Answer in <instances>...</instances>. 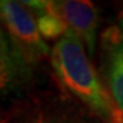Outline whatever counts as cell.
Listing matches in <instances>:
<instances>
[{"label": "cell", "mask_w": 123, "mask_h": 123, "mask_svg": "<svg viewBox=\"0 0 123 123\" xmlns=\"http://www.w3.org/2000/svg\"><path fill=\"white\" fill-rule=\"evenodd\" d=\"M34 14L37 27L44 40H59L67 33V26L55 8L53 1H23Z\"/></svg>", "instance_id": "7"}, {"label": "cell", "mask_w": 123, "mask_h": 123, "mask_svg": "<svg viewBox=\"0 0 123 123\" xmlns=\"http://www.w3.org/2000/svg\"><path fill=\"white\" fill-rule=\"evenodd\" d=\"M0 25L17 51L33 67L51 55L38 31L34 14L23 1L0 0Z\"/></svg>", "instance_id": "2"}, {"label": "cell", "mask_w": 123, "mask_h": 123, "mask_svg": "<svg viewBox=\"0 0 123 123\" xmlns=\"http://www.w3.org/2000/svg\"><path fill=\"white\" fill-rule=\"evenodd\" d=\"M118 27H119V30H120V34H122V38H123V12L120 14V17H119Z\"/></svg>", "instance_id": "8"}, {"label": "cell", "mask_w": 123, "mask_h": 123, "mask_svg": "<svg viewBox=\"0 0 123 123\" xmlns=\"http://www.w3.org/2000/svg\"><path fill=\"white\" fill-rule=\"evenodd\" d=\"M53 4L67 30L82 41L89 56L93 57L98 43V12L94 4L81 0H62Z\"/></svg>", "instance_id": "5"}, {"label": "cell", "mask_w": 123, "mask_h": 123, "mask_svg": "<svg viewBox=\"0 0 123 123\" xmlns=\"http://www.w3.org/2000/svg\"><path fill=\"white\" fill-rule=\"evenodd\" d=\"M12 123H101L84 108L66 103L40 104L26 110Z\"/></svg>", "instance_id": "6"}, {"label": "cell", "mask_w": 123, "mask_h": 123, "mask_svg": "<svg viewBox=\"0 0 123 123\" xmlns=\"http://www.w3.org/2000/svg\"><path fill=\"white\" fill-rule=\"evenodd\" d=\"M100 68L108 92L123 115V38L118 26H110L100 37Z\"/></svg>", "instance_id": "4"}, {"label": "cell", "mask_w": 123, "mask_h": 123, "mask_svg": "<svg viewBox=\"0 0 123 123\" xmlns=\"http://www.w3.org/2000/svg\"><path fill=\"white\" fill-rule=\"evenodd\" d=\"M33 68L0 25V100L21 94L33 79Z\"/></svg>", "instance_id": "3"}, {"label": "cell", "mask_w": 123, "mask_h": 123, "mask_svg": "<svg viewBox=\"0 0 123 123\" xmlns=\"http://www.w3.org/2000/svg\"><path fill=\"white\" fill-rule=\"evenodd\" d=\"M51 66L59 82L71 96L101 123H123V115L114 103L88 57L82 41L71 31L53 44Z\"/></svg>", "instance_id": "1"}]
</instances>
